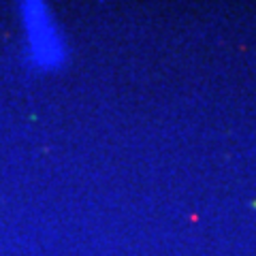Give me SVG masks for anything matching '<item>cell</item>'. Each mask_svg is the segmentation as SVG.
Here are the masks:
<instances>
[{"label": "cell", "instance_id": "cell-1", "mask_svg": "<svg viewBox=\"0 0 256 256\" xmlns=\"http://www.w3.org/2000/svg\"><path fill=\"white\" fill-rule=\"evenodd\" d=\"M26 24H28V36L32 56L43 66H54L62 58V47L56 36V30L52 28L50 18L43 11V6H30L26 9Z\"/></svg>", "mask_w": 256, "mask_h": 256}]
</instances>
